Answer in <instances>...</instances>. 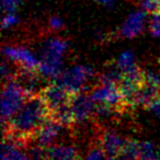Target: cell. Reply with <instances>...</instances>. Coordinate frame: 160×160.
<instances>
[{
  "label": "cell",
  "instance_id": "cell-1",
  "mask_svg": "<svg viewBox=\"0 0 160 160\" xmlns=\"http://www.w3.org/2000/svg\"><path fill=\"white\" fill-rule=\"evenodd\" d=\"M49 118V110L40 94L32 96L10 120L2 122L5 137L25 145L32 140L44 122Z\"/></svg>",
  "mask_w": 160,
  "mask_h": 160
},
{
  "label": "cell",
  "instance_id": "cell-2",
  "mask_svg": "<svg viewBox=\"0 0 160 160\" xmlns=\"http://www.w3.org/2000/svg\"><path fill=\"white\" fill-rule=\"evenodd\" d=\"M67 49L68 43L62 38H53L45 41L41 51L38 72L46 79L55 80L62 71V58Z\"/></svg>",
  "mask_w": 160,
  "mask_h": 160
},
{
  "label": "cell",
  "instance_id": "cell-3",
  "mask_svg": "<svg viewBox=\"0 0 160 160\" xmlns=\"http://www.w3.org/2000/svg\"><path fill=\"white\" fill-rule=\"evenodd\" d=\"M29 98L24 90L14 78L3 81L2 101H1V115L2 122L10 120Z\"/></svg>",
  "mask_w": 160,
  "mask_h": 160
},
{
  "label": "cell",
  "instance_id": "cell-4",
  "mask_svg": "<svg viewBox=\"0 0 160 160\" xmlns=\"http://www.w3.org/2000/svg\"><path fill=\"white\" fill-rule=\"evenodd\" d=\"M94 76V70L89 66L78 65L66 71H62L54 82L58 83L70 93H77L82 91L87 86L88 81Z\"/></svg>",
  "mask_w": 160,
  "mask_h": 160
},
{
  "label": "cell",
  "instance_id": "cell-5",
  "mask_svg": "<svg viewBox=\"0 0 160 160\" xmlns=\"http://www.w3.org/2000/svg\"><path fill=\"white\" fill-rule=\"evenodd\" d=\"M69 105L75 118V123H83L94 115L96 102L92 100L90 94L83 91L73 93Z\"/></svg>",
  "mask_w": 160,
  "mask_h": 160
},
{
  "label": "cell",
  "instance_id": "cell-6",
  "mask_svg": "<svg viewBox=\"0 0 160 160\" xmlns=\"http://www.w3.org/2000/svg\"><path fill=\"white\" fill-rule=\"evenodd\" d=\"M14 79L18 81L19 85L22 87V89L29 97L40 94L42 90L47 86L45 85L46 78L41 75L38 70H33V69H25L19 67Z\"/></svg>",
  "mask_w": 160,
  "mask_h": 160
},
{
  "label": "cell",
  "instance_id": "cell-7",
  "mask_svg": "<svg viewBox=\"0 0 160 160\" xmlns=\"http://www.w3.org/2000/svg\"><path fill=\"white\" fill-rule=\"evenodd\" d=\"M40 96L46 103L49 110V114H51L52 112L60 109L62 107L69 104L72 93H70L64 87L53 81V83H48L42 90Z\"/></svg>",
  "mask_w": 160,
  "mask_h": 160
},
{
  "label": "cell",
  "instance_id": "cell-8",
  "mask_svg": "<svg viewBox=\"0 0 160 160\" xmlns=\"http://www.w3.org/2000/svg\"><path fill=\"white\" fill-rule=\"evenodd\" d=\"M66 127L67 126L62 125V123L48 118L42 125V127L38 129V132L35 134L32 140L36 142L35 145H38L43 148H47V147L52 146L57 140V138L62 135Z\"/></svg>",
  "mask_w": 160,
  "mask_h": 160
},
{
  "label": "cell",
  "instance_id": "cell-9",
  "mask_svg": "<svg viewBox=\"0 0 160 160\" xmlns=\"http://www.w3.org/2000/svg\"><path fill=\"white\" fill-rule=\"evenodd\" d=\"M3 55L7 59L16 62L20 68L33 69L38 70L40 59L24 47H14V46H5L2 49Z\"/></svg>",
  "mask_w": 160,
  "mask_h": 160
},
{
  "label": "cell",
  "instance_id": "cell-10",
  "mask_svg": "<svg viewBox=\"0 0 160 160\" xmlns=\"http://www.w3.org/2000/svg\"><path fill=\"white\" fill-rule=\"evenodd\" d=\"M90 96L96 103H107V104L116 107L118 110L126 108L123 101L122 94L116 86L100 85L92 90Z\"/></svg>",
  "mask_w": 160,
  "mask_h": 160
},
{
  "label": "cell",
  "instance_id": "cell-11",
  "mask_svg": "<svg viewBox=\"0 0 160 160\" xmlns=\"http://www.w3.org/2000/svg\"><path fill=\"white\" fill-rule=\"evenodd\" d=\"M126 140L112 129H108L100 138V146L103 149L107 158H120Z\"/></svg>",
  "mask_w": 160,
  "mask_h": 160
},
{
  "label": "cell",
  "instance_id": "cell-12",
  "mask_svg": "<svg viewBox=\"0 0 160 160\" xmlns=\"http://www.w3.org/2000/svg\"><path fill=\"white\" fill-rule=\"evenodd\" d=\"M146 23V13L144 11H136L131 13L123 25L121 27V36L126 38H133L139 35L144 31Z\"/></svg>",
  "mask_w": 160,
  "mask_h": 160
},
{
  "label": "cell",
  "instance_id": "cell-13",
  "mask_svg": "<svg viewBox=\"0 0 160 160\" xmlns=\"http://www.w3.org/2000/svg\"><path fill=\"white\" fill-rule=\"evenodd\" d=\"M23 145L18 142L12 138L5 137L1 149V158L2 160H21L29 158L28 152L22 150Z\"/></svg>",
  "mask_w": 160,
  "mask_h": 160
},
{
  "label": "cell",
  "instance_id": "cell-14",
  "mask_svg": "<svg viewBox=\"0 0 160 160\" xmlns=\"http://www.w3.org/2000/svg\"><path fill=\"white\" fill-rule=\"evenodd\" d=\"M46 159H76L79 157L78 151L68 145H52L45 148Z\"/></svg>",
  "mask_w": 160,
  "mask_h": 160
},
{
  "label": "cell",
  "instance_id": "cell-15",
  "mask_svg": "<svg viewBox=\"0 0 160 160\" xmlns=\"http://www.w3.org/2000/svg\"><path fill=\"white\" fill-rule=\"evenodd\" d=\"M123 77H124V75L116 65L114 67L108 68L99 76V83L100 85H112L118 87L123 80Z\"/></svg>",
  "mask_w": 160,
  "mask_h": 160
},
{
  "label": "cell",
  "instance_id": "cell-16",
  "mask_svg": "<svg viewBox=\"0 0 160 160\" xmlns=\"http://www.w3.org/2000/svg\"><path fill=\"white\" fill-rule=\"evenodd\" d=\"M116 65H118V67L120 68V70L123 72V75H127V73H131V72H133V71L139 69L136 66L135 56L129 51L124 52V53L121 54L120 57L118 58Z\"/></svg>",
  "mask_w": 160,
  "mask_h": 160
},
{
  "label": "cell",
  "instance_id": "cell-17",
  "mask_svg": "<svg viewBox=\"0 0 160 160\" xmlns=\"http://www.w3.org/2000/svg\"><path fill=\"white\" fill-rule=\"evenodd\" d=\"M140 142L136 140H126L120 158L123 159H139Z\"/></svg>",
  "mask_w": 160,
  "mask_h": 160
},
{
  "label": "cell",
  "instance_id": "cell-18",
  "mask_svg": "<svg viewBox=\"0 0 160 160\" xmlns=\"http://www.w3.org/2000/svg\"><path fill=\"white\" fill-rule=\"evenodd\" d=\"M158 158V151L156 150L155 145L150 142H140L139 159H156Z\"/></svg>",
  "mask_w": 160,
  "mask_h": 160
},
{
  "label": "cell",
  "instance_id": "cell-19",
  "mask_svg": "<svg viewBox=\"0 0 160 160\" xmlns=\"http://www.w3.org/2000/svg\"><path fill=\"white\" fill-rule=\"evenodd\" d=\"M138 3L147 12H151V13L160 12V5L158 0H138Z\"/></svg>",
  "mask_w": 160,
  "mask_h": 160
},
{
  "label": "cell",
  "instance_id": "cell-20",
  "mask_svg": "<svg viewBox=\"0 0 160 160\" xmlns=\"http://www.w3.org/2000/svg\"><path fill=\"white\" fill-rule=\"evenodd\" d=\"M151 34L156 38H160V12L153 13L152 20L150 23Z\"/></svg>",
  "mask_w": 160,
  "mask_h": 160
},
{
  "label": "cell",
  "instance_id": "cell-21",
  "mask_svg": "<svg viewBox=\"0 0 160 160\" xmlns=\"http://www.w3.org/2000/svg\"><path fill=\"white\" fill-rule=\"evenodd\" d=\"M85 158H87V159H103V158H107V156H105L104 151L99 144L97 147L90 149L89 152L85 156Z\"/></svg>",
  "mask_w": 160,
  "mask_h": 160
},
{
  "label": "cell",
  "instance_id": "cell-22",
  "mask_svg": "<svg viewBox=\"0 0 160 160\" xmlns=\"http://www.w3.org/2000/svg\"><path fill=\"white\" fill-rule=\"evenodd\" d=\"M18 23V17L12 12H6V16L3 17L2 20V28L3 29H8V28H11L12 25L17 24Z\"/></svg>",
  "mask_w": 160,
  "mask_h": 160
},
{
  "label": "cell",
  "instance_id": "cell-23",
  "mask_svg": "<svg viewBox=\"0 0 160 160\" xmlns=\"http://www.w3.org/2000/svg\"><path fill=\"white\" fill-rule=\"evenodd\" d=\"M147 109L149 110V111L151 112L152 114H155L156 116H158V118H160V94L157 97V98L155 99V100L152 101V102H150L148 105H147Z\"/></svg>",
  "mask_w": 160,
  "mask_h": 160
},
{
  "label": "cell",
  "instance_id": "cell-24",
  "mask_svg": "<svg viewBox=\"0 0 160 160\" xmlns=\"http://www.w3.org/2000/svg\"><path fill=\"white\" fill-rule=\"evenodd\" d=\"M2 1V9L5 12H12L14 11L17 5L20 0H1Z\"/></svg>",
  "mask_w": 160,
  "mask_h": 160
},
{
  "label": "cell",
  "instance_id": "cell-25",
  "mask_svg": "<svg viewBox=\"0 0 160 160\" xmlns=\"http://www.w3.org/2000/svg\"><path fill=\"white\" fill-rule=\"evenodd\" d=\"M48 25L51 30H60L64 27V22L60 18L58 17H52L48 21Z\"/></svg>",
  "mask_w": 160,
  "mask_h": 160
},
{
  "label": "cell",
  "instance_id": "cell-26",
  "mask_svg": "<svg viewBox=\"0 0 160 160\" xmlns=\"http://www.w3.org/2000/svg\"><path fill=\"white\" fill-rule=\"evenodd\" d=\"M101 5H103L107 8H113L114 7V0H98Z\"/></svg>",
  "mask_w": 160,
  "mask_h": 160
},
{
  "label": "cell",
  "instance_id": "cell-27",
  "mask_svg": "<svg viewBox=\"0 0 160 160\" xmlns=\"http://www.w3.org/2000/svg\"><path fill=\"white\" fill-rule=\"evenodd\" d=\"M158 159H160V150L158 151Z\"/></svg>",
  "mask_w": 160,
  "mask_h": 160
},
{
  "label": "cell",
  "instance_id": "cell-28",
  "mask_svg": "<svg viewBox=\"0 0 160 160\" xmlns=\"http://www.w3.org/2000/svg\"><path fill=\"white\" fill-rule=\"evenodd\" d=\"M158 1H159V5H160V0H158Z\"/></svg>",
  "mask_w": 160,
  "mask_h": 160
}]
</instances>
